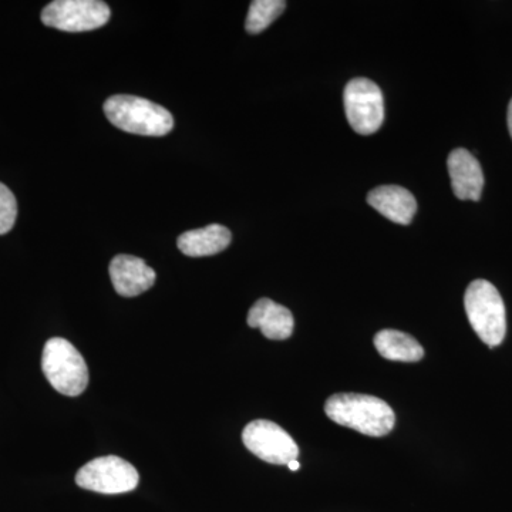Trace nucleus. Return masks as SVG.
I'll return each mask as SVG.
<instances>
[{"label": "nucleus", "instance_id": "obj_14", "mask_svg": "<svg viewBox=\"0 0 512 512\" xmlns=\"http://www.w3.org/2000/svg\"><path fill=\"white\" fill-rule=\"evenodd\" d=\"M377 352L393 362H419L423 359V346L413 336L399 330L386 329L375 336Z\"/></svg>", "mask_w": 512, "mask_h": 512}, {"label": "nucleus", "instance_id": "obj_15", "mask_svg": "<svg viewBox=\"0 0 512 512\" xmlns=\"http://www.w3.org/2000/svg\"><path fill=\"white\" fill-rule=\"evenodd\" d=\"M286 9V2L282 0H254L249 6L245 29L251 35H258L271 26Z\"/></svg>", "mask_w": 512, "mask_h": 512}, {"label": "nucleus", "instance_id": "obj_2", "mask_svg": "<svg viewBox=\"0 0 512 512\" xmlns=\"http://www.w3.org/2000/svg\"><path fill=\"white\" fill-rule=\"evenodd\" d=\"M104 114L113 126L138 136H167L174 127L173 116L163 106L127 94L109 97Z\"/></svg>", "mask_w": 512, "mask_h": 512}, {"label": "nucleus", "instance_id": "obj_1", "mask_svg": "<svg viewBox=\"0 0 512 512\" xmlns=\"http://www.w3.org/2000/svg\"><path fill=\"white\" fill-rule=\"evenodd\" d=\"M326 416L370 437L387 436L396 423L392 407L369 394L338 393L326 400Z\"/></svg>", "mask_w": 512, "mask_h": 512}, {"label": "nucleus", "instance_id": "obj_8", "mask_svg": "<svg viewBox=\"0 0 512 512\" xmlns=\"http://www.w3.org/2000/svg\"><path fill=\"white\" fill-rule=\"evenodd\" d=\"M245 447L256 457L276 466L298 460L299 447L281 426L269 420H255L242 433Z\"/></svg>", "mask_w": 512, "mask_h": 512}, {"label": "nucleus", "instance_id": "obj_18", "mask_svg": "<svg viewBox=\"0 0 512 512\" xmlns=\"http://www.w3.org/2000/svg\"><path fill=\"white\" fill-rule=\"evenodd\" d=\"M289 470L298 471L301 468V464H299L298 460H293L288 464Z\"/></svg>", "mask_w": 512, "mask_h": 512}, {"label": "nucleus", "instance_id": "obj_16", "mask_svg": "<svg viewBox=\"0 0 512 512\" xmlns=\"http://www.w3.org/2000/svg\"><path fill=\"white\" fill-rule=\"evenodd\" d=\"M18 217V202L13 192L0 183V235L8 234Z\"/></svg>", "mask_w": 512, "mask_h": 512}, {"label": "nucleus", "instance_id": "obj_3", "mask_svg": "<svg viewBox=\"0 0 512 512\" xmlns=\"http://www.w3.org/2000/svg\"><path fill=\"white\" fill-rule=\"evenodd\" d=\"M467 318L478 338L490 348L501 345L507 333L505 306L500 292L485 279L471 282L464 296Z\"/></svg>", "mask_w": 512, "mask_h": 512}, {"label": "nucleus", "instance_id": "obj_5", "mask_svg": "<svg viewBox=\"0 0 512 512\" xmlns=\"http://www.w3.org/2000/svg\"><path fill=\"white\" fill-rule=\"evenodd\" d=\"M107 3L99 0H55L42 12V22L63 32H89L109 22Z\"/></svg>", "mask_w": 512, "mask_h": 512}, {"label": "nucleus", "instance_id": "obj_11", "mask_svg": "<svg viewBox=\"0 0 512 512\" xmlns=\"http://www.w3.org/2000/svg\"><path fill=\"white\" fill-rule=\"evenodd\" d=\"M367 202L387 220L409 225L417 211L414 195L399 185H383L369 192Z\"/></svg>", "mask_w": 512, "mask_h": 512}, {"label": "nucleus", "instance_id": "obj_6", "mask_svg": "<svg viewBox=\"0 0 512 512\" xmlns=\"http://www.w3.org/2000/svg\"><path fill=\"white\" fill-rule=\"evenodd\" d=\"M136 468L116 456L99 457L80 468L76 483L84 490L100 494H124L136 490Z\"/></svg>", "mask_w": 512, "mask_h": 512}, {"label": "nucleus", "instance_id": "obj_7", "mask_svg": "<svg viewBox=\"0 0 512 512\" xmlns=\"http://www.w3.org/2000/svg\"><path fill=\"white\" fill-rule=\"evenodd\" d=\"M346 117L350 127L362 136H370L382 127L384 100L382 90L369 79L350 80L345 89Z\"/></svg>", "mask_w": 512, "mask_h": 512}, {"label": "nucleus", "instance_id": "obj_12", "mask_svg": "<svg viewBox=\"0 0 512 512\" xmlns=\"http://www.w3.org/2000/svg\"><path fill=\"white\" fill-rule=\"evenodd\" d=\"M248 325L261 329L265 338L285 340L291 338L295 320L292 312L271 299L262 298L252 306L248 313Z\"/></svg>", "mask_w": 512, "mask_h": 512}, {"label": "nucleus", "instance_id": "obj_9", "mask_svg": "<svg viewBox=\"0 0 512 512\" xmlns=\"http://www.w3.org/2000/svg\"><path fill=\"white\" fill-rule=\"evenodd\" d=\"M454 195L461 201H478L483 194V168L473 154L464 148L451 151L447 160Z\"/></svg>", "mask_w": 512, "mask_h": 512}, {"label": "nucleus", "instance_id": "obj_10", "mask_svg": "<svg viewBox=\"0 0 512 512\" xmlns=\"http://www.w3.org/2000/svg\"><path fill=\"white\" fill-rule=\"evenodd\" d=\"M110 278L119 295L133 298L156 284L157 275L143 259L117 255L110 264Z\"/></svg>", "mask_w": 512, "mask_h": 512}, {"label": "nucleus", "instance_id": "obj_4", "mask_svg": "<svg viewBox=\"0 0 512 512\" xmlns=\"http://www.w3.org/2000/svg\"><path fill=\"white\" fill-rule=\"evenodd\" d=\"M42 369L53 389L64 396H80L89 384V369L83 356L66 339L53 338L46 343Z\"/></svg>", "mask_w": 512, "mask_h": 512}, {"label": "nucleus", "instance_id": "obj_13", "mask_svg": "<svg viewBox=\"0 0 512 512\" xmlns=\"http://www.w3.org/2000/svg\"><path fill=\"white\" fill-rule=\"evenodd\" d=\"M229 244H231V232L220 224L184 232L177 241L178 249L192 258L220 254L229 247Z\"/></svg>", "mask_w": 512, "mask_h": 512}, {"label": "nucleus", "instance_id": "obj_17", "mask_svg": "<svg viewBox=\"0 0 512 512\" xmlns=\"http://www.w3.org/2000/svg\"><path fill=\"white\" fill-rule=\"evenodd\" d=\"M508 130H510V134L512 137V100L510 101V106H508Z\"/></svg>", "mask_w": 512, "mask_h": 512}]
</instances>
